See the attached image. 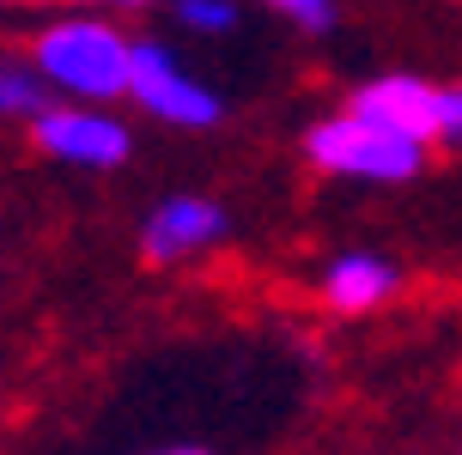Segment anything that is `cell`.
Returning a JSON list of instances; mask_svg holds the SVG:
<instances>
[{"label": "cell", "instance_id": "9c48e42d", "mask_svg": "<svg viewBox=\"0 0 462 455\" xmlns=\"http://www.w3.org/2000/svg\"><path fill=\"white\" fill-rule=\"evenodd\" d=\"M177 24L195 37H231L237 31V0H177Z\"/></svg>", "mask_w": 462, "mask_h": 455}, {"label": "cell", "instance_id": "7c38bea8", "mask_svg": "<svg viewBox=\"0 0 462 455\" xmlns=\"http://www.w3.org/2000/svg\"><path fill=\"white\" fill-rule=\"evenodd\" d=\"M79 6H122V13H140V6H152V0H79Z\"/></svg>", "mask_w": 462, "mask_h": 455}, {"label": "cell", "instance_id": "8fae6325", "mask_svg": "<svg viewBox=\"0 0 462 455\" xmlns=\"http://www.w3.org/2000/svg\"><path fill=\"white\" fill-rule=\"evenodd\" d=\"M146 455H213V450H201V443H164V450H146Z\"/></svg>", "mask_w": 462, "mask_h": 455}, {"label": "cell", "instance_id": "30bf717a", "mask_svg": "<svg viewBox=\"0 0 462 455\" xmlns=\"http://www.w3.org/2000/svg\"><path fill=\"white\" fill-rule=\"evenodd\" d=\"M268 13H280V19H292L299 31H310V37H323L328 24H335V0H262Z\"/></svg>", "mask_w": 462, "mask_h": 455}, {"label": "cell", "instance_id": "4fadbf2b", "mask_svg": "<svg viewBox=\"0 0 462 455\" xmlns=\"http://www.w3.org/2000/svg\"><path fill=\"white\" fill-rule=\"evenodd\" d=\"M0 6H61V0H0Z\"/></svg>", "mask_w": 462, "mask_h": 455}, {"label": "cell", "instance_id": "5b68a950", "mask_svg": "<svg viewBox=\"0 0 462 455\" xmlns=\"http://www.w3.org/2000/svg\"><path fill=\"white\" fill-rule=\"evenodd\" d=\"M31 146L43 159L68 164V170H122L134 159V128L110 104H68V97H55L31 122Z\"/></svg>", "mask_w": 462, "mask_h": 455}, {"label": "cell", "instance_id": "ba28073f", "mask_svg": "<svg viewBox=\"0 0 462 455\" xmlns=\"http://www.w3.org/2000/svg\"><path fill=\"white\" fill-rule=\"evenodd\" d=\"M49 104H55V91L43 86L37 61L19 55V49H0V122H24L31 128Z\"/></svg>", "mask_w": 462, "mask_h": 455}, {"label": "cell", "instance_id": "7a4b0ae2", "mask_svg": "<svg viewBox=\"0 0 462 455\" xmlns=\"http://www.w3.org/2000/svg\"><path fill=\"white\" fill-rule=\"evenodd\" d=\"M432 159V146L395 134L383 122H371L365 110H335L323 122L304 128V164L317 177L335 182H371V188H395V182H414Z\"/></svg>", "mask_w": 462, "mask_h": 455}, {"label": "cell", "instance_id": "6da1fadb", "mask_svg": "<svg viewBox=\"0 0 462 455\" xmlns=\"http://www.w3.org/2000/svg\"><path fill=\"white\" fill-rule=\"evenodd\" d=\"M24 55L37 61L43 86L55 97H68V104H116V97H128L134 37L116 19H104L97 6H79V13L37 24Z\"/></svg>", "mask_w": 462, "mask_h": 455}, {"label": "cell", "instance_id": "52a82bcc", "mask_svg": "<svg viewBox=\"0 0 462 455\" xmlns=\"http://www.w3.org/2000/svg\"><path fill=\"white\" fill-rule=\"evenodd\" d=\"M317 297L335 316H371V310L402 297V268L383 250H341L317 273Z\"/></svg>", "mask_w": 462, "mask_h": 455}, {"label": "cell", "instance_id": "8992f818", "mask_svg": "<svg viewBox=\"0 0 462 455\" xmlns=\"http://www.w3.org/2000/svg\"><path fill=\"white\" fill-rule=\"evenodd\" d=\"M231 237V213L226 201L213 195H164L146 219H140V255L146 268H177V261H195L208 255L213 243Z\"/></svg>", "mask_w": 462, "mask_h": 455}, {"label": "cell", "instance_id": "5bb4252c", "mask_svg": "<svg viewBox=\"0 0 462 455\" xmlns=\"http://www.w3.org/2000/svg\"><path fill=\"white\" fill-rule=\"evenodd\" d=\"M457 91H462V86H457Z\"/></svg>", "mask_w": 462, "mask_h": 455}, {"label": "cell", "instance_id": "3957f363", "mask_svg": "<svg viewBox=\"0 0 462 455\" xmlns=\"http://www.w3.org/2000/svg\"><path fill=\"white\" fill-rule=\"evenodd\" d=\"M128 104L140 115H152L159 128H183V134H201V128L226 122V97L208 79H195L189 61H177V49H164V43H134Z\"/></svg>", "mask_w": 462, "mask_h": 455}, {"label": "cell", "instance_id": "277c9868", "mask_svg": "<svg viewBox=\"0 0 462 455\" xmlns=\"http://www.w3.org/2000/svg\"><path fill=\"white\" fill-rule=\"evenodd\" d=\"M353 110H365L371 122H383L395 134L420 140V146H457L462 140V91L432 86L420 73H377L346 97Z\"/></svg>", "mask_w": 462, "mask_h": 455}]
</instances>
